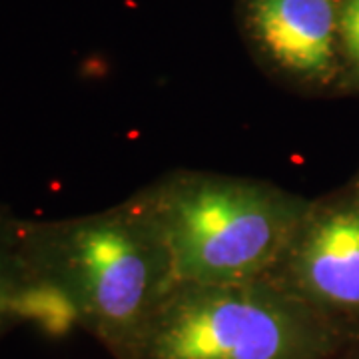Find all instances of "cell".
I'll return each instance as SVG.
<instances>
[{
	"label": "cell",
	"instance_id": "6da1fadb",
	"mask_svg": "<svg viewBox=\"0 0 359 359\" xmlns=\"http://www.w3.org/2000/svg\"><path fill=\"white\" fill-rule=\"evenodd\" d=\"M32 276L56 285L80 327L122 359L176 278L166 244L138 196L104 212L65 219H22Z\"/></svg>",
	"mask_w": 359,
	"mask_h": 359
},
{
	"label": "cell",
	"instance_id": "7a4b0ae2",
	"mask_svg": "<svg viewBox=\"0 0 359 359\" xmlns=\"http://www.w3.org/2000/svg\"><path fill=\"white\" fill-rule=\"evenodd\" d=\"M136 196L166 244L176 285L264 280L311 202L214 172H174Z\"/></svg>",
	"mask_w": 359,
	"mask_h": 359
},
{
	"label": "cell",
	"instance_id": "3957f363",
	"mask_svg": "<svg viewBox=\"0 0 359 359\" xmlns=\"http://www.w3.org/2000/svg\"><path fill=\"white\" fill-rule=\"evenodd\" d=\"M351 341L266 280L180 283L122 359H339Z\"/></svg>",
	"mask_w": 359,
	"mask_h": 359
},
{
	"label": "cell",
	"instance_id": "277c9868",
	"mask_svg": "<svg viewBox=\"0 0 359 359\" xmlns=\"http://www.w3.org/2000/svg\"><path fill=\"white\" fill-rule=\"evenodd\" d=\"M266 282L359 339V190L311 200Z\"/></svg>",
	"mask_w": 359,
	"mask_h": 359
},
{
	"label": "cell",
	"instance_id": "5b68a950",
	"mask_svg": "<svg viewBox=\"0 0 359 359\" xmlns=\"http://www.w3.org/2000/svg\"><path fill=\"white\" fill-rule=\"evenodd\" d=\"M341 0H236L238 26L256 62L290 86L330 88L341 78Z\"/></svg>",
	"mask_w": 359,
	"mask_h": 359
},
{
	"label": "cell",
	"instance_id": "8992f818",
	"mask_svg": "<svg viewBox=\"0 0 359 359\" xmlns=\"http://www.w3.org/2000/svg\"><path fill=\"white\" fill-rule=\"evenodd\" d=\"M30 282L22 245V219L0 205V337L20 323V297Z\"/></svg>",
	"mask_w": 359,
	"mask_h": 359
},
{
	"label": "cell",
	"instance_id": "52a82bcc",
	"mask_svg": "<svg viewBox=\"0 0 359 359\" xmlns=\"http://www.w3.org/2000/svg\"><path fill=\"white\" fill-rule=\"evenodd\" d=\"M339 54H341L339 82L347 86H359V0H341Z\"/></svg>",
	"mask_w": 359,
	"mask_h": 359
},
{
	"label": "cell",
	"instance_id": "ba28073f",
	"mask_svg": "<svg viewBox=\"0 0 359 359\" xmlns=\"http://www.w3.org/2000/svg\"><path fill=\"white\" fill-rule=\"evenodd\" d=\"M339 359H359V339H353V341L344 349V353L339 355Z\"/></svg>",
	"mask_w": 359,
	"mask_h": 359
}]
</instances>
